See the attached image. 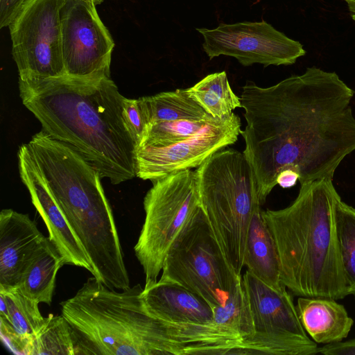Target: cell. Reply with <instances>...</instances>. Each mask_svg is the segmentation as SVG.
Here are the masks:
<instances>
[{
  "label": "cell",
  "instance_id": "obj_16",
  "mask_svg": "<svg viewBox=\"0 0 355 355\" xmlns=\"http://www.w3.org/2000/svg\"><path fill=\"white\" fill-rule=\"evenodd\" d=\"M39 304L17 288H0V336L12 353L31 355L35 336L46 320Z\"/></svg>",
  "mask_w": 355,
  "mask_h": 355
},
{
  "label": "cell",
  "instance_id": "obj_24",
  "mask_svg": "<svg viewBox=\"0 0 355 355\" xmlns=\"http://www.w3.org/2000/svg\"><path fill=\"white\" fill-rule=\"evenodd\" d=\"M76 355L72 329L61 315L49 314L35 336L31 355Z\"/></svg>",
  "mask_w": 355,
  "mask_h": 355
},
{
  "label": "cell",
  "instance_id": "obj_23",
  "mask_svg": "<svg viewBox=\"0 0 355 355\" xmlns=\"http://www.w3.org/2000/svg\"><path fill=\"white\" fill-rule=\"evenodd\" d=\"M336 238L348 295L355 297V208L340 198L336 205Z\"/></svg>",
  "mask_w": 355,
  "mask_h": 355
},
{
  "label": "cell",
  "instance_id": "obj_8",
  "mask_svg": "<svg viewBox=\"0 0 355 355\" xmlns=\"http://www.w3.org/2000/svg\"><path fill=\"white\" fill-rule=\"evenodd\" d=\"M242 284L252 315L254 333L243 340L236 354L314 355L318 343L298 318L286 287L277 291L248 270Z\"/></svg>",
  "mask_w": 355,
  "mask_h": 355
},
{
  "label": "cell",
  "instance_id": "obj_17",
  "mask_svg": "<svg viewBox=\"0 0 355 355\" xmlns=\"http://www.w3.org/2000/svg\"><path fill=\"white\" fill-rule=\"evenodd\" d=\"M295 306L302 327L316 343L342 341L354 324L344 306L336 300L299 297Z\"/></svg>",
  "mask_w": 355,
  "mask_h": 355
},
{
  "label": "cell",
  "instance_id": "obj_25",
  "mask_svg": "<svg viewBox=\"0 0 355 355\" xmlns=\"http://www.w3.org/2000/svg\"><path fill=\"white\" fill-rule=\"evenodd\" d=\"M159 121L148 125L139 145L165 146L185 139L200 130L212 118Z\"/></svg>",
  "mask_w": 355,
  "mask_h": 355
},
{
  "label": "cell",
  "instance_id": "obj_2",
  "mask_svg": "<svg viewBox=\"0 0 355 355\" xmlns=\"http://www.w3.org/2000/svg\"><path fill=\"white\" fill-rule=\"evenodd\" d=\"M23 105L51 137L68 145L113 184L136 175V147L124 120V96L111 77L64 74L19 79Z\"/></svg>",
  "mask_w": 355,
  "mask_h": 355
},
{
  "label": "cell",
  "instance_id": "obj_21",
  "mask_svg": "<svg viewBox=\"0 0 355 355\" xmlns=\"http://www.w3.org/2000/svg\"><path fill=\"white\" fill-rule=\"evenodd\" d=\"M139 100L148 125L159 121L202 119L210 115L189 95L187 89L163 92Z\"/></svg>",
  "mask_w": 355,
  "mask_h": 355
},
{
  "label": "cell",
  "instance_id": "obj_12",
  "mask_svg": "<svg viewBox=\"0 0 355 355\" xmlns=\"http://www.w3.org/2000/svg\"><path fill=\"white\" fill-rule=\"evenodd\" d=\"M60 16L66 74L79 78L110 77L114 42L96 6L80 0H67Z\"/></svg>",
  "mask_w": 355,
  "mask_h": 355
},
{
  "label": "cell",
  "instance_id": "obj_1",
  "mask_svg": "<svg viewBox=\"0 0 355 355\" xmlns=\"http://www.w3.org/2000/svg\"><path fill=\"white\" fill-rule=\"evenodd\" d=\"M354 95L336 73L315 67L268 87L245 82L240 98L246 125L241 135L260 205L284 170L295 171L300 184L333 178L355 150Z\"/></svg>",
  "mask_w": 355,
  "mask_h": 355
},
{
  "label": "cell",
  "instance_id": "obj_22",
  "mask_svg": "<svg viewBox=\"0 0 355 355\" xmlns=\"http://www.w3.org/2000/svg\"><path fill=\"white\" fill-rule=\"evenodd\" d=\"M187 90L214 118L225 117L241 107V98L233 92L225 71L209 74Z\"/></svg>",
  "mask_w": 355,
  "mask_h": 355
},
{
  "label": "cell",
  "instance_id": "obj_7",
  "mask_svg": "<svg viewBox=\"0 0 355 355\" xmlns=\"http://www.w3.org/2000/svg\"><path fill=\"white\" fill-rule=\"evenodd\" d=\"M241 279L228 263L200 207L171 245L159 280L185 288L214 309L225 303Z\"/></svg>",
  "mask_w": 355,
  "mask_h": 355
},
{
  "label": "cell",
  "instance_id": "obj_30",
  "mask_svg": "<svg viewBox=\"0 0 355 355\" xmlns=\"http://www.w3.org/2000/svg\"><path fill=\"white\" fill-rule=\"evenodd\" d=\"M351 13H355V0H345Z\"/></svg>",
  "mask_w": 355,
  "mask_h": 355
},
{
  "label": "cell",
  "instance_id": "obj_20",
  "mask_svg": "<svg viewBox=\"0 0 355 355\" xmlns=\"http://www.w3.org/2000/svg\"><path fill=\"white\" fill-rule=\"evenodd\" d=\"M211 324L225 337L237 343L235 354L241 343L253 334V322L242 279L232 288L225 303L214 309Z\"/></svg>",
  "mask_w": 355,
  "mask_h": 355
},
{
  "label": "cell",
  "instance_id": "obj_29",
  "mask_svg": "<svg viewBox=\"0 0 355 355\" xmlns=\"http://www.w3.org/2000/svg\"><path fill=\"white\" fill-rule=\"evenodd\" d=\"M297 181H299V175L293 169L281 171L277 178V184L284 189L295 186Z\"/></svg>",
  "mask_w": 355,
  "mask_h": 355
},
{
  "label": "cell",
  "instance_id": "obj_11",
  "mask_svg": "<svg viewBox=\"0 0 355 355\" xmlns=\"http://www.w3.org/2000/svg\"><path fill=\"white\" fill-rule=\"evenodd\" d=\"M196 30L204 38L202 48L210 60L223 55L235 58L243 66L289 65L306 53L299 42L265 21L221 24L214 29Z\"/></svg>",
  "mask_w": 355,
  "mask_h": 355
},
{
  "label": "cell",
  "instance_id": "obj_31",
  "mask_svg": "<svg viewBox=\"0 0 355 355\" xmlns=\"http://www.w3.org/2000/svg\"><path fill=\"white\" fill-rule=\"evenodd\" d=\"M80 1H83L85 2L92 3L94 6L99 5L103 1V0H80Z\"/></svg>",
  "mask_w": 355,
  "mask_h": 355
},
{
  "label": "cell",
  "instance_id": "obj_13",
  "mask_svg": "<svg viewBox=\"0 0 355 355\" xmlns=\"http://www.w3.org/2000/svg\"><path fill=\"white\" fill-rule=\"evenodd\" d=\"M17 157L21 180L46 226L49 239L64 264L83 268L92 275L91 261L39 171L27 144L19 148Z\"/></svg>",
  "mask_w": 355,
  "mask_h": 355
},
{
  "label": "cell",
  "instance_id": "obj_5",
  "mask_svg": "<svg viewBox=\"0 0 355 355\" xmlns=\"http://www.w3.org/2000/svg\"><path fill=\"white\" fill-rule=\"evenodd\" d=\"M195 171L200 207L228 263L241 275L249 226L261 205L252 168L243 152L223 148Z\"/></svg>",
  "mask_w": 355,
  "mask_h": 355
},
{
  "label": "cell",
  "instance_id": "obj_4",
  "mask_svg": "<svg viewBox=\"0 0 355 355\" xmlns=\"http://www.w3.org/2000/svg\"><path fill=\"white\" fill-rule=\"evenodd\" d=\"M139 284L116 291L89 277L71 298L62 302L76 355H189L165 324L144 309Z\"/></svg>",
  "mask_w": 355,
  "mask_h": 355
},
{
  "label": "cell",
  "instance_id": "obj_27",
  "mask_svg": "<svg viewBox=\"0 0 355 355\" xmlns=\"http://www.w3.org/2000/svg\"><path fill=\"white\" fill-rule=\"evenodd\" d=\"M317 353L324 355H355V338L318 347Z\"/></svg>",
  "mask_w": 355,
  "mask_h": 355
},
{
  "label": "cell",
  "instance_id": "obj_3",
  "mask_svg": "<svg viewBox=\"0 0 355 355\" xmlns=\"http://www.w3.org/2000/svg\"><path fill=\"white\" fill-rule=\"evenodd\" d=\"M332 180L300 184L290 205L261 211L277 245L281 282L299 297L337 300L348 295L336 231L340 197Z\"/></svg>",
  "mask_w": 355,
  "mask_h": 355
},
{
  "label": "cell",
  "instance_id": "obj_32",
  "mask_svg": "<svg viewBox=\"0 0 355 355\" xmlns=\"http://www.w3.org/2000/svg\"><path fill=\"white\" fill-rule=\"evenodd\" d=\"M352 17L355 21V13H352Z\"/></svg>",
  "mask_w": 355,
  "mask_h": 355
},
{
  "label": "cell",
  "instance_id": "obj_14",
  "mask_svg": "<svg viewBox=\"0 0 355 355\" xmlns=\"http://www.w3.org/2000/svg\"><path fill=\"white\" fill-rule=\"evenodd\" d=\"M47 237L28 214L11 209L0 213V288H17Z\"/></svg>",
  "mask_w": 355,
  "mask_h": 355
},
{
  "label": "cell",
  "instance_id": "obj_6",
  "mask_svg": "<svg viewBox=\"0 0 355 355\" xmlns=\"http://www.w3.org/2000/svg\"><path fill=\"white\" fill-rule=\"evenodd\" d=\"M144 198L145 220L134 247L145 275L144 288L155 284L171 245L200 208L196 171L157 179Z\"/></svg>",
  "mask_w": 355,
  "mask_h": 355
},
{
  "label": "cell",
  "instance_id": "obj_18",
  "mask_svg": "<svg viewBox=\"0 0 355 355\" xmlns=\"http://www.w3.org/2000/svg\"><path fill=\"white\" fill-rule=\"evenodd\" d=\"M244 266L261 281L279 291L286 287L281 282L280 261L273 236L257 206L248 232Z\"/></svg>",
  "mask_w": 355,
  "mask_h": 355
},
{
  "label": "cell",
  "instance_id": "obj_9",
  "mask_svg": "<svg viewBox=\"0 0 355 355\" xmlns=\"http://www.w3.org/2000/svg\"><path fill=\"white\" fill-rule=\"evenodd\" d=\"M67 0H26L8 26L19 79L66 74L62 53L61 10Z\"/></svg>",
  "mask_w": 355,
  "mask_h": 355
},
{
  "label": "cell",
  "instance_id": "obj_19",
  "mask_svg": "<svg viewBox=\"0 0 355 355\" xmlns=\"http://www.w3.org/2000/svg\"><path fill=\"white\" fill-rule=\"evenodd\" d=\"M64 265L62 258L47 237L17 288L26 297L50 306L57 273Z\"/></svg>",
  "mask_w": 355,
  "mask_h": 355
},
{
  "label": "cell",
  "instance_id": "obj_26",
  "mask_svg": "<svg viewBox=\"0 0 355 355\" xmlns=\"http://www.w3.org/2000/svg\"><path fill=\"white\" fill-rule=\"evenodd\" d=\"M123 117L125 124L137 146L144 138L148 122L139 98H124Z\"/></svg>",
  "mask_w": 355,
  "mask_h": 355
},
{
  "label": "cell",
  "instance_id": "obj_28",
  "mask_svg": "<svg viewBox=\"0 0 355 355\" xmlns=\"http://www.w3.org/2000/svg\"><path fill=\"white\" fill-rule=\"evenodd\" d=\"M26 0H0V27L8 26Z\"/></svg>",
  "mask_w": 355,
  "mask_h": 355
},
{
  "label": "cell",
  "instance_id": "obj_15",
  "mask_svg": "<svg viewBox=\"0 0 355 355\" xmlns=\"http://www.w3.org/2000/svg\"><path fill=\"white\" fill-rule=\"evenodd\" d=\"M142 304L151 317L168 324H205L211 322L214 309L185 288L157 280L143 288Z\"/></svg>",
  "mask_w": 355,
  "mask_h": 355
},
{
  "label": "cell",
  "instance_id": "obj_10",
  "mask_svg": "<svg viewBox=\"0 0 355 355\" xmlns=\"http://www.w3.org/2000/svg\"><path fill=\"white\" fill-rule=\"evenodd\" d=\"M240 117L234 112L212 117L197 133L165 145L136 147V175L153 182L180 171L198 168L216 152L236 142L241 133Z\"/></svg>",
  "mask_w": 355,
  "mask_h": 355
}]
</instances>
